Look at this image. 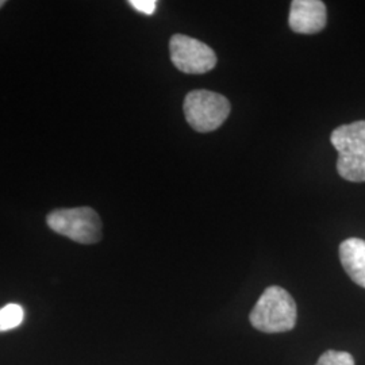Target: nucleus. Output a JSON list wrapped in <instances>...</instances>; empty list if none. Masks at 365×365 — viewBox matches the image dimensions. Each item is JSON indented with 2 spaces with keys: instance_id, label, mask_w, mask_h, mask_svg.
I'll use <instances>...</instances> for the list:
<instances>
[{
  "instance_id": "obj_1",
  "label": "nucleus",
  "mask_w": 365,
  "mask_h": 365,
  "mask_svg": "<svg viewBox=\"0 0 365 365\" xmlns=\"http://www.w3.org/2000/svg\"><path fill=\"white\" fill-rule=\"evenodd\" d=\"M250 324L262 333H286L297 325V303L284 288H267L249 315Z\"/></svg>"
},
{
  "instance_id": "obj_2",
  "label": "nucleus",
  "mask_w": 365,
  "mask_h": 365,
  "mask_svg": "<svg viewBox=\"0 0 365 365\" xmlns=\"http://www.w3.org/2000/svg\"><path fill=\"white\" fill-rule=\"evenodd\" d=\"M330 143L339 152V176L348 182H365V120L339 126Z\"/></svg>"
},
{
  "instance_id": "obj_3",
  "label": "nucleus",
  "mask_w": 365,
  "mask_h": 365,
  "mask_svg": "<svg viewBox=\"0 0 365 365\" xmlns=\"http://www.w3.org/2000/svg\"><path fill=\"white\" fill-rule=\"evenodd\" d=\"M184 115L188 125L199 133H210L221 128L227 119L232 106L226 96L218 92L195 90L184 99Z\"/></svg>"
},
{
  "instance_id": "obj_4",
  "label": "nucleus",
  "mask_w": 365,
  "mask_h": 365,
  "mask_svg": "<svg viewBox=\"0 0 365 365\" xmlns=\"http://www.w3.org/2000/svg\"><path fill=\"white\" fill-rule=\"evenodd\" d=\"M46 223L54 233L78 244L91 245L102 238L101 217L91 207L54 210L46 217Z\"/></svg>"
},
{
  "instance_id": "obj_5",
  "label": "nucleus",
  "mask_w": 365,
  "mask_h": 365,
  "mask_svg": "<svg viewBox=\"0 0 365 365\" xmlns=\"http://www.w3.org/2000/svg\"><path fill=\"white\" fill-rule=\"evenodd\" d=\"M172 64L182 73L202 75L217 66L214 51L199 39L175 34L170 41Z\"/></svg>"
},
{
  "instance_id": "obj_6",
  "label": "nucleus",
  "mask_w": 365,
  "mask_h": 365,
  "mask_svg": "<svg viewBox=\"0 0 365 365\" xmlns=\"http://www.w3.org/2000/svg\"><path fill=\"white\" fill-rule=\"evenodd\" d=\"M327 6L321 0H294L291 3L288 25L299 34H317L327 26Z\"/></svg>"
},
{
  "instance_id": "obj_7",
  "label": "nucleus",
  "mask_w": 365,
  "mask_h": 365,
  "mask_svg": "<svg viewBox=\"0 0 365 365\" xmlns=\"http://www.w3.org/2000/svg\"><path fill=\"white\" fill-rule=\"evenodd\" d=\"M339 260L345 272L356 284L365 288V241L348 238L339 245Z\"/></svg>"
},
{
  "instance_id": "obj_8",
  "label": "nucleus",
  "mask_w": 365,
  "mask_h": 365,
  "mask_svg": "<svg viewBox=\"0 0 365 365\" xmlns=\"http://www.w3.org/2000/svg\"><path fill=\"white\" fill-rule=\"evenodd\" d=\"M24 321V309L19 304L10 303L0 309V331L19 327Z\"/></svg>"
},
{
  "instance_id": "obj_9",
  "label": "nucleus",
  "mask_w": 365,
  "mask_h": 365,
  "mask_svg": "<svg viewBox=\"0 0 365 365\" xmlns=\"http://www.w3.org/2000/svg\"><path fill=\"white\" fill-rule=\"evenodd\" d=\"M315 365H354V359L351 353L327 351L322 353Z\"/></svg>"
},
{
  "instance_id": "obj_10",
  "label": "nucleus",
  "mask_w": 365,
  "mask_h": 365,
  "mask_svg": "<svg viewBox=\"0 0 365 365\" xmlns=\"http://www.w3.org/2000/svg\"><path fill=\"white\" fill-rule=\"evenodd\" d=\"M129 3L133 9H135L137 11L145 14V15H152L156 11V0H130Z\"/></svg>"
},
{
  "instance_id": "obj_11",
  "label": "nucleus",
  "mask_w": 365,
  "mask_h": 365,
  "mask_svg": "<svg viewBox=\"0 0 365 365\" xmlns=\"http://www.w3.org/2000/svg\"><path fill=\"white\" fill-rule=\"evenodd\" d=\"M4 4H6V1H4V0H0V9H1Z\"/></svg>"
}]
</instances>
